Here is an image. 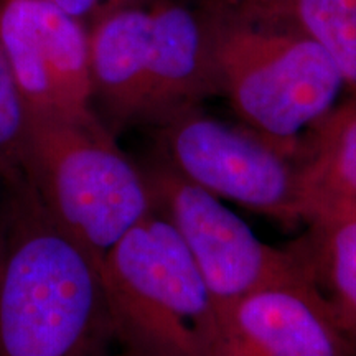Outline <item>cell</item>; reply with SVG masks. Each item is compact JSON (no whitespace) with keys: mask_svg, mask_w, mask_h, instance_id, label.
<instances>
[{"mask_svg":"<svg viewBox=\"0 0 356 356\" xmlns=\"http://www.w3.org/2000/svg\"><path fill=\"white\" fill-rule=\"evenodd\" d=\"M99 269L24 172L0 185V356H122ZM122 346V345H121Z\"/></svg>","mask_w":356,"mask_h":356,"instance_id":"1","label":"cell"},{"mask_svg":"<svg viewBox=\"0 0 356 356\" xmlns=\"http://www.w3.org/2000/svg\"><path fill=\"white\" fill-rule=\"evenodd\" d=\"M88 35L92 111L114 137L218 96L210 33L197 6L139 0L106 12Z\"/></svg>","mask_w":356,"mask_h":356,"instance_id":"2","label":"cell"},{"mask_svg":"<svg viewBox=\"0 0 356 356\" xmlns=\"http://www.w3.org/2000/svg\"><path fill=\"white\" fill-rule=\"evenodd\" d=\"M202 13L218 95L241 126L296 159L304 137L345 91L335 61L292 15Z\"/></svg>","mask_w":356,"mask_h":356,"instance_id":"3","label":"cell"},{"mask_svg":"<svg viewBox=\"0 0 356 356\" xmlns=\"http://www.w3.org/2000/svg\"><path fill=\"white\" fill-rule=\"evenodd\" d=\"M99 274L122 348L210 356L216 302L177 229L154 210L106 252Z\"/></svg>","mask_w":356,"mask_h":356,"instance_id":"4","label":"cell"},{"mask_svg":"<svg viewBox=\"0 0 356 356\" xmlns=\"http://www.w3.org/2000/svg\"><path fill=\"white\" fill-rule=\"evenodd\" d=\"M22 172L51 220L97 269L106 252L152 211L139 162L119 149L97 118L29 115Z\"/></svg>","mask_w":356,"mask_h":356,"instance_id":"5","label":"cell"},{"mask_svg":"<svg viewBox=\"0 0 356 356\" xmlns=\"http://www.w3.org/2000/svg\"><path fill=\"white\" fill-rule=\"evenodd\" d=\"M152 157L218 198L296 226L302 222L296 159L244 126L193 108L149 129Z\"/></svg>","mask_w":356,"mask_h":356,"instance_id":"6","label":"cell"},{"mask_svg":"<svg viewBox=\"0 0 356 356\" xmlns=\"http://www.w3.org/2000/svg\"><path fill=\"white\" fill-rule=\"evenodd\" d=\"M139 165L152 210L184 239L216 302L218 314L261 289L305 280L287 248L262 243L221 198L178 177L152 155Z\"/></svg>","mask_w":356,"mask_h":356,"instance_id":"7","label":"cell"},{"mask_svg":"<svg viewBox=\"0 0 356 356\" xmlns=\"http://www.w3.org/2000/svg\"><path fill=\"white\" fill-rule=\"evenodd\" d=\"M0 48L29 115L97 118L88 26L53 0H0Z\"/></svg>","mask_w":356,"mask_h":356,"instance_id":"8","label":"cell"},{"mask_svg":"<svg viewBox=\"0 0 356 356\" xmlns=\"http://www.w3.org/2000/svg\"><path fill=\"white\" fill-rule=\"evenodd\" d=\"M210 356H356V343L307 280H297L221 310Z\"/></svg>","mask_w":356,"mask_h":356,"instance_id":"9","label":"cell"},{"mask_svg":"<svg viewBox=\"0 0 356 356\" xmlns=\"http://www.w3.org/2000/svg\"><path fill=\"white\" fill-rule=\"evenodd\" d=\"M296 163L302 225L315 216L356 213V95H346L310 129Z\"/></svg>","mask_w":356,"mask_h":356,"instance_id":"10","label":"cell"},{"mask_svg":"<svg viewBox=\"0 0 356 356\" xmlns=\"http://www.w3.org/2000/svg\"><path fill=\"white\" fill-rule=\"evenodd\" d=\"M287 246L307 284L356 343V213L310 218Z\"/></svg>","mask_w":356,"mask_h":356,"instance_id":"11","label":"cell"},{"mask_svg":"<svg viewBox=\"0 0 356 356\" xmlns=\"http://www.w3.org/2000/svg\"><path fill=\"white\" fill-rule=\"evenodd\" d=\"M292 17L335 61L346 95H356V0H296Z\"/></svg>","mask_w":356,"mask_h":356,"instance_id":"12","label":"cell"},{"mask_svg":"<svg viewBox=\"0 0 356 356\" xmlns=\"http://www.w3.org/2000/svg\"><path fill=\"white\" fill-rule=\"evenodd\" d=\"M29 140V113L0 48V181L22 172Z\"/></svg>","mask_w":356,"mask_h":356,"instance_id":"13","label":"cell"},{"mask_svg":"<svg viewBox=\"0 0 356 356\" xmlns=\"http://www.w3.org/2000/svg\"><path fill=\"white\" fill-rule=\"evenodd\" d=\"M296 0H197L204 12L228 13L241 17H286L292 15Z\"/></svg>","mask_w":356,"mask_h":356,"instance_id":"14","label":"cell"},{"mask_svg":"<svg viewBox=\"0 0 356 356\" xmlns=\"http://www.w3.org/2000/svg\"><path fill=\"white\" fill-rule=\"evenodd\" d=\"M53 2L71 17L89 26L106 12L127 6V3L139 2V0H53Z\"/></svg>","mask_w":356,"mask_h":356,"instance_id":"15","label":"cell"},{"mask_svg":"<svg viewBox=\"0 0 356 356\" xmlns=\"http://www.w3.org/2000/svg\"><path fill=\"white\" fill-rule=\"evenodd\" d=\"M122 356H134V355H131V353H127V351H124V353H122Z\"/></svg>","mask_w":356,"mask_h":356,"instance_id":"16","label":"cell"},{"mask_svg":"<svg viewBox=\"0 0 356 356\" xmlns=\"http://www.w3.org/2000/svg\"><path fill=\"white\" fill-rule=\"evenodd\" d=\"M0 185H2V181H0Z\"/></svg>","mask_w":356,"mask_h":356,"instance_id":"17","label":"cell"}]
</instances>
